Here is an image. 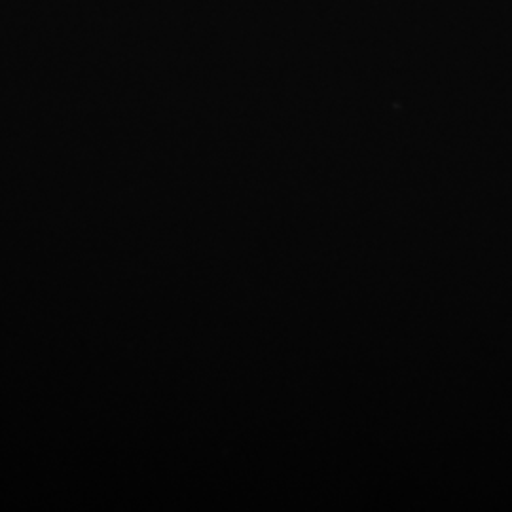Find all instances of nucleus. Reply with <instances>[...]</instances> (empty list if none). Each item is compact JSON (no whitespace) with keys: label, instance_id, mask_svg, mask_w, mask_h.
Here are the masks:
<instances>
[]
</instances>
